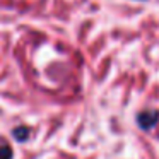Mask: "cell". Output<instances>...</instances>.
Wrapping results in <instances>:
<instances>
[{
	"instance_id": "3957f363",
	"label": "cell",
	"mask_w": 159,
	"mask_h": 159,
	"mask_svg": "<svg viewBox=\"0 0 159 159\" xmlns=\"http://www.w3.org/2000/svg\"><path fill=\"white\" fill-rule=\"evenodd\" d=\"M28 128H24V127H21V128H17L16 130V135H17V140H24L26 137H28Z\"/></svg>"
},
{
	"instance_id": "7a4b0ae2",
	"label": "cell",
	"mask_w": 159,
	"mask_h": 159,
	"mask_svg": "<svg viewBox=\"0 0 159 159\" xmlns=\"http://www.w3.org/2000/svg\"><path fill=\"white\" fill-rule=\"evenodd\" d=\"M0 159H12V151L9 145H2L0 147Z\"/></svg>"
},
{
	"instance_id": "6da1fadb",
	"label": "cell",
	"mask_w": 159,
	"mask_h": 159,
	"mask_svg": "<svg viewBox=\"0 0 159 159\" xmlns=\"http://www.w3.org/2000/svg\"><path fill=\"white\" fill-rule=\"evenodd\" d=\"M159 120V113L154 110H147V111H142V113H139L137 116V123L140 128H144V130H149V128H152L156 123H157Z\"/></svg>"
}]
</instances>
